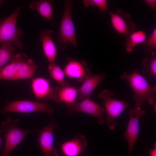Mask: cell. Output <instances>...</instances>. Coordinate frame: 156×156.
Masks as SVG:
<instances>
[{"label": "cell", "instance_id": "8", "mask_svg": "<svg viewBox=\"0 0 156 156\" xmlns=\"http://www.w3.org/2000/svg\"><path fill=\"white\" fill-rule=\"evenodd\" d=\"M145 112L144 110L141 109L140 107H135L133 109L129 110V120L124 136L128 143L129 155L132 152L135 142L139 139V119L145 114Z\"/></svg>", "mask_w": 156, "mask_h": 156}, {"label": "cell", "instance_id": "21", "mask_svg": "<svg viewBox=\"0 0 156 156\" xmlns=\"http://www.w3.org/2000/svg\"><path fill=\"white\" fill-rule=\"evenodd\" d=\"M142 72L145 77H149L154 80H156V57L155 55L142 60Z\"/></svg>", "mask_w": 156, "mask_h": 156}, {"label": "cell", "instance_id": "7", "mask_svg": "<svg viewBox=\"0 0 156 156\" xmlns=\"http://www.w3.org/2000/svg\"><path fill=\"white\" fill-rule=\"evenodd\" d=\"M65 105L70 115L75 112H80L95 116L97 119V123L100 125L102 124L104 122L105 109L99 104L91 100L90 98L83 100L79 102L75 101Z\"/></svg>", "mask_w": 156, "mask_h": 156}, {"label": "cell", "instance_id": "27", "mask_svg": "<svg viewBox=\"0 0 156 156\" xmlns=\"http://www.w3.org/2000/svg\"><path fill=\"white\" fill-rule=\"evenodd\" d=\"M150 156H156V144L155 143L154 148L149 151Z\"/></svg>", "mask_w": 156, "mask_h": 156}, {"label": "cell", "instance_id": "16", "mask_svg": "<svg viewBox=\"0 0 156 156\" xmlns=\"http://www.w3.org/2000/svg\"><path fill=\"white\" fill-rule=\"evenodd\" d=\"M31 87L37 99L47 100L52 99L53 88L51 87L48 79L40 77L33 79Z\"/></svg>", "mask_w": 156, "mask_h": 156}, {"label": "cell", "instance_id": "17", "mask_svg": "<svg viewBox=\"0 0 156 156\" xmlns=\"http://www.w3.org/2000/svg\"><path fill=\"white\" fill-rule=\"evenodd\" d=\"M105 75L101 73L87 77L78 88V98L82 100L90 98V96L95 89L105 77Z\"/></svg>", "mask_w": 156, "mask_h": 156}, {"label": "cell", "instance_id": "6", "mask_svg": "<svg viewBox=\"0 0 156 156\" xmlns=\"http://www.w3.org/2000/svg\"><path fill=\"white\" fill-rule=\"evenodd\" d=\"M36 111L46 112L50 115L53 113V109L50 108L47 103L28 100L8 102L5 107L0 110V112L1 113H29Z\"/></svg>", "mask_w": 156, "mask_h": 156}, {"label": "cell", "instance_id": "12", "mask_svg": "<svg viewBox=\"0 0 156 156\" xmlns=\"http://www.w3.org/2000/svg\"><path fill=\"white\" fill-rule=\"evenodd\" d=\"M16 60L17 73L16 80L28 79H32L38 65L31 58L23 53L15 55Z\"/></svg>", "mask_w": 156, "mask_h": 156}, {"label": "cell", "instance_id": "13", "mask_svg": "<svg viewBox=\"0 0 156 156\" xmlns=\"http://www.w3.org/2000/svg\"><path fill=\"white\" fill-rule=\"evenodd\" d=\"M78 88L65 81L60 85L53 88L52 99L57 103L69 104L76 101Z\"/></svg>", "mask_w": 156, "mask_h": 156}, {"label": "cell", "instance_id": "5", "mask_svg": "<svg viewBox=\"0 0 156 156\" xmlns=\"http://www.w3.org/2000/svg\"><path fill=\"white\" fill-rule=\"evenodd\" d=\"M114 94L112 91L106 89L102 90L99 94V98L104 101L107 114L106 124L111 130H114L117 125L116 119L129 105L124 101L112 98Z\"/></svg>", "mask_w": 156, "mask_h": 156}, {"label": "cell", "instance_id": "11", "mask_svg": "<svg viewBox=\"0 0 156 156\" xmlns=\"http://www.w3.org/2000/svg\"><path fill=\"white\" fill-rule=\"evenodd\" d=\"M64 71L67 77L75 79L80 82H82L91 74L85 60H78L70 57L68 59Z\"/></svg>", "mask_w": 156, "mask_h": 156}, {"label": "cell", "instance_id": "10", "mask_svg": "<svg viewBox=\"0 0 156 156\" xmlns=\"http://www.w3.org/2000/svg\"><path fill=\"white\" fill-rule=\"evenodd\" d=\"M109 14L111 25L118 34L127 36L135 30L136 24L129 14L119 9L115 12H109Z\"/></svg>", "mask_w": 156, "mask_h": 156}, {"label": "cell", "instance_id": "26", "mask_svg": "<svg viewBox=\"0 0 156 156\" xmlns=\"http://www.w3.org/2000/svg\"><path fill=\"white\" fill-rule=\"evenodd\" d=\"M145 2L152 10H155L156 8V0H145Z\"/></svg>", "mask_w": 156, "mask_h": 156}, {"label": "cell", "instance_id": "28", "mask_svg": "<svg viewBox=\"0 0 156 156\" xmlns=\"http://www.w3.org/2000/svg\"><path fill=\"white\" fill-rule=\"evenodd\" d=\"M2 2H3V1H2L0 0V5L1 4Z\"/></svg>", "mask_w": 156, "mask_h": 156}, {"label": "cell", "instance_id": "20", "mask_svg": "<svg viewBox=\"0 0 156 156\" xmlns=\"http://www.w3.org/2000/svg\"><path fill=\"white\" fill-rule=\"evenodd\" d=\"M15 48V46L11 42L2 43L0 47V68L14 59L15 55L14 53Z\"/></svg>", "mask_w": 156, "mask_h": 156}, {"label": "cell", "instance_id": "2", "mask_svg": "<svg viewBox=\"0 0 156 156\" xmlns=\"http://www.w3.org/2000/svg\"><path fill=\"white\" fill-rule=\"evenodd\" d=\"M75 2L72 0L65 1L63 14L57 34L59 47L64 50L70 43L75 47H77L75 28L73 21L72 10Z\"/></svg>", "mask_w": 156, "mask_h": 156}, {"label": "cell", "instance_id": "23", "mask_svg": "<svg viewBox=\"0 0 156 156\" xmlns=\"http://www.w3.org/2000/svg\"><path fill=\"white\" fill-rule=\"evenodd\" d=\"M48 70L51 78L60 84L65 81L64 70L57 64L54 62L50 63L48 65Z\"/></svg>", "mask_w": 156, "mask_h": 156}, {"label": "cell", "instance_id": "24", "mask_svg": "<svg viewBox=\"0 0 156 156\" xmlns=\"http://www.w3.org/2000/svg\"><path fill=\"white\" fill-rule=\"evenodd\" d=\"M144 51L150 53L151 55H155L156 54V28L153 31L148 39L144 42Z\"/></svg>", "mask_w": 156, "mask_h": 156}, {"label": "cell", "instance_id": "4", "mask_svg": "<svg viewBox=\"0 0 156 156\" xmlns=\"http://www.w3.org/2000/svg\"><path fill=\"white\" fill-rule=\"evenodd\" d=\"M21 7L19 6L9 16L0 23V42H10L20 49L23 47L20 40L22 31L17 28V21Z\"/></svg>", "mask_w": 156, "mask_h": 156}, {"label": "cell", "instance_id": "25", "mask_svg": "<svg viewBox=\"0 0 156 156\" xmlns=\"http://www.w3.org/2000/svg\"><path fill=\"white\" fill-rule=\"evenodd\" d=\"M83 3L86 8L94 5L99 8L102 12L107 9V1L106 0H84Z\"/></svg>", "mask_w": 156, "mask_h": 156}, {"label": "cell", "instance_id": "9", "mask_svg": "<svg viewBox=\"0 0 156 156\" xmlns=\"http://www.w3.org/2000/svg\"><path fill=\"white\" fill-rule=\"evenodd\" d=\"M57 127L56 123L52 119L38 134V143L44 156H59L53 145V131Z\"/></svg>", "mask_w": 156, "mask_h": 156}, {"label": "cell", "instance_id": "15", "mask_svg": "<svg viewBox=\"0 0 156 156\" xmlns=\"http://www.w3.org/2000/svg\"><path fill=\"white\" fill-rule=\"evenodd\" d=\"M53 32L51 30L44 29L39 34V40L42 42L43 53L50 63L54 62L57 54L56 47L51 36Z\"/></svg>", "mask_w": 156, "mask_h": 156}, {"label": "cell", "instance_id": "14", "mask_svg": "<svg viewBox=\"0 0 156 156\" xmlns=\"http://www.w3.org/2000/svg\"><path fill=\"white\" fill-rule=\"evenodd\" d=\"M88 145L85 136L83 134H78L73 139L63 143L61 149L65 156H78Z\"/></svg>", "mask_w": 156, "mask_h": 156}, {"label": "cell", "instance_id": "3", "mask_svg": "<svg viewBox=\"0 0 156 156\" xmlns=\"http://www.w3.org/2000/svg\"><path fill=\"white\" fill-rule=\"evenodd\" d=\"M18 121L17 119L12 120L8 117L1 123L0 133L3 135L5 139L4 151L1 156H9L11 151L27 134L38 130L21 129L17 126Z\"/></svg>", "mask_w": 156, "mask_h": 156}, {"label": "cell", "instance_id": "1", "mask_svg": "<svg viewBox=\"0 0 156 156\" xmlns=\"http://www.w3.org/2000/svg\"><path fill=\"white\" fill-rule=\"evenodd\" d=\"M120 78L127 81L132 89L133 97L135 102V107H140L146 101L151 105L154 103L153 96L156 92V85H150L145 77L137 70H134L131 74L124 72Z\"/></svg>", "mask_w": 156, "mask_h": 156}, {"label": "cell", "instance_id": "29", "mask_svg": "<svg viewBox=\"0 0 156 156\" xmlns=\"http://www.w3.org/2000/svg\"><path fill=\"white\" fill-rule=\"evenodd\" d=\"M1 139L0 138V145H1Z\"/></svg>", "mask_w": 156, "mask_h": 156}, {"label": "cell", "instance_id": "18", "mask_svg": "<svg viewBox=\"0 0 156 156\" xmlns=\"http://www.w3.org/2000/svg\"><path fill=\"white\" fill-rule=\"evenodd\" d=\"M52 0H39L32 1L29 5L32 10H36L42 17L53 24Z\"/></svg>", "mask_w": 156, "mask_h": 156}, {"label": "cell", "instance_id": "19", "mask_svg": "<svg viewBox=\"0 0 156 156\" xmlns=\"http://www.w3.org/2000/svg\"><path fill=\"white\" fill-rule=\"evenodd\" d=\"M147 35L143 31H134L126 37L125 43L127 52H131L138 44L144 42L146 40Z\"/></svg>", "mask_w": 156, "mask_h": 156}, {"label": "cell", "instance_id": "22", "mask_svg": "<svg viewBox=\"0 0 156 156\" xmlns=\"http://www.w3.org/2000/svg\"><path fill=\"white\" fill-rule=\"evenodd\" d=\"M17 67L15 57L11 62L0 68V79L16 80Z\"/></svg>", "mask_w": 156, "mask_h": 156}]
</instances>
